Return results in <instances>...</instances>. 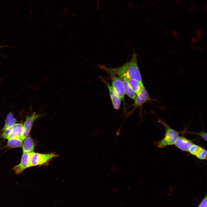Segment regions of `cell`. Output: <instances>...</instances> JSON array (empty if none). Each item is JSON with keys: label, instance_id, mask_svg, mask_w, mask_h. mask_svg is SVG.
<instances>
[{"label": "cell", "instance_id": "9c48e42d", "mask_svg": "<svg viewBox=\"0 0 207 207\" xmlns=\"http://www.w3.org/2000/svg\"><path fill=\"white\" fill-rule=\"evenodd\" d=\"M189 152L199 159L202 160L207 159L206 150L198 145L193 144L190 148Z\"/></svg>", "mask_w": 207, "mask_h": 207}, {"label": "cell", "instance_id": "277c9868", "mask_svg": "<svg viewBox=\"0 0 207 207\" xmlns=\"http://www.w3.org/2000/svg\"><path fill=\"white\" fill-rule=\"evenodd\" d=\"M23 130V124L22 123L15 124L2 132L0 137L8 140L13 138H18L20 139Z\"/></svg>", "mask_w": 207, "mask_h": 207}, {"label": "cell", "instance_id": "5bb4252c", "mask_svg": "<svg viewBox=\"0 0 207 207\" xmlns=\"http://www.w3.org/2000/svg\"><path fill=\"white\" fill-rule=\"evenodd\" d=\"M16 122V120L14 117L13 114L12 112L9 113L5 119L4 126L0 132H2L6 129L12 126Z\"/></svg>", "mask_w": 207, "mask_h": 207}, {"label": "cell", "instance_id": "9a60e30c", "mask_svg": "<svg viewBox=\"0 0 207 207\" xmlns=\"http://www.w3.org/2000/svg\"><path fill=\"white\" fill-rule=\"evenodd\" d=\"M22 141L18 138H13L8 139L7 145L12 148H19L22 147Z\"/></svg>", "mask_w": 207, "mask_h": 207}, {"label": "cell", "instance_id": "8fae6325", "mask_svg": "<svg viewBox=\"0 0 207 207\" xmlns=\"http://www.w3.org/2000/svg\"><path fill=\"white\" fill-rule=\"evenodd\" d=\"M101 78L106 85L108 89L112 102L114 108L116 110L119 109L120 107L121 100L116 95L112 86L109 85L101 77Z\"/></svg>", "mask_w": 207, "mask_h": 207}, {"label": "cell", "instance_id": "7402d4cb", "mask_svg": "<svg viewBox=\"0 0 207 207\" xmlns=\"http://www.w3.org/2000/svg\"><path fill=\"white\" fill-rule=\"evenodd\" d=\"M7 45H2V46H0V48H1L2 47H7Z\"/></svg>", "mask_w": 207, "mask_h": 207}, {"label": "cell", "instance_id": "cb8c5ba5", "mask_svg": "<svg viewBox=\"0 0 207 207\" xmlns=\"http://www.w3.org/2000/svg\"><path fill=\"white\" fill-rule=\"evenodd\" d=\"M189 10V11H191L192 10V9L191 8H190Z\"/></svg>", "mask_w": 207, "mask_h": 207}, {"label": "cell", "instance_id": "e0dca14e", "mask_svg": "<svg viewBox=\"0 0 207 207\" xmlns=\"http://www.w3.org/2000/svg\"><path fill=\"white\" fill-rule=\"evenodd\" d=\"M187 133L188 134H193L198 135L201 137L206 141H207V133L204 131H202L201 132H195L190 131H187Z\"/></svg>", "mask_w": 207, "mask_h": 207}, {"label": "cell", "instance_id": "3957f363", "mask_svg": "<svg viewBox=\"0 0 207 207\" xmlns=\"http://www.w3.org/2000/svg\"><path fill=\"white\" fill-rule=\"evenodd\" d=\"M57 156V155L53 153L41 154L34 152L30 153V167L46 164H48L52 159Z\"/></svg>", "mask_w": 207, "mask_h": 207}, {"label": "cell", "instance_id": "7a4b0ae2", "mask_svg": "<svg viewBox=\"0 0 207 207\" xmlns=\"http://www.w3.org/2000/svg\"><path fill=\"white\" fill-rule=\"evenodd\" d=\"M157 117L158 122L165 128V133L162 139L154 143L155 146L157 147L163 148L166 146L174 144L179 136V132L172 129L164 120L158 117Z\"/></svg>", "mask_w": 207, "mask_h": 207}, {"label": "cell", "instance_id": "6da1fadb", "mask_svg": "<svg viewBox=\"0 0 207 207\" xmlns=\"http://www.w3.org/2000/svg\"><path fill=\"white\" fill-rule=\"evenodd\" d=\"M136 54L134 52L130 60L117 68H108L103 65H99L100 69L109 74H114L120 78L135 80L139 83L141 87H144L138 65Z\"/></svg>", "mask_w": 207, "mask_h": 207}, {"label": "cell", "instance_id": "d6986e66", "mask_svg": "<svg viewBox=\"0 0 207 207\" xmlns=\"http://www.w3.org/2000/svg\"><path fill=\"white\" fill-rule=\"evenodd\" d=\"M175 1H176L177 4H179V3L180 1V0H175Z\"/></svg>", "mask_w": 207, "mask_h": 207}, {"label": "cell", "instance_id": "30bf717a", "mask_svg": "<svg viewBox=\"0 0 207 207\" xmlns=\"http://www.w3.org/2000/svg\"><path fill=\"white\" fill-rule=\"evenodd\" d=\"M193 144L191 140L183 136H179L174 144L180 150L189 152L190 148Z\"/></svg>", "mask_w": 207, "mask_h": 207}, {"label": "cell", "instance_id": "ac0fdd59", "mask_svg": "<svg viewBox=\"0 0 207 207\" xmlns=\"http://www.w3.org/2000/svg\"><path fill=\"white\" fill-rule=\"evenodd\" d=\"M112 191L115 193H117L118 191V189L116 187H115L112 189Z\"/></svg>", "mask_w": 207, "mask_h": 207}, {"label": "cell", "instance_id": "d4e9b609", "mask_svg": "<svg viewBox=\"0 0 207 207\" xmlns=\"http://www.w3.org/2000/svg\"><path fill=\"white\" fill-rule=\"evenodd\" d=\"M155 1L157 2L160 1V0H155Z\"/></svg>", "mask_w": 207, "mask_h": 207}, {"label": "cell", "instance_id": "4fadbf2b", "mask_svg": "<svg viewBox=\"0 0 207 207\" xmlns=\"http://www.w3.org/2000/svg\"><path fill=\"white\" fill-rule=\"evenodd\" d=\"M121 78L122 81L125 93L134 100L136 96V94L131 87L127 79L124 77Z\"/></svg>", "mask_w": 207, "mask_h": 207}, {"label": "cell", "instance_id": "7c38bea8", "mask_svg": "<svg viewBox=\"0 0 207 207\" xmlns=\"http://www.w3.org/2000/svg\"><path fill=\"white\" fill-rule=\"evenodd\" d=\"M35 143L29 134L25 138L22 145L23 153H29L34 152Z\"/></svg>", "mask_w": 207, "mask_h": 207}, {"label": "cell", "instance_id": "5b68a950", "mask_svg": "<svg viewBox=\"0 0 207 207\" xmlns=\"http://www.w3.org/2000/svg\"><path fill=\"white\" fill-rule=\"evenodd\" d=\"M43 116L42 114L34 112L26 117L23 125V130L20 139L22 141L29 134L34 122L37 119Z\"/></svg>", "mask_w": 207, "mask_h": 207}, {"label": "cell", "instance_id": "484cf974", "mask_svg": "<svg viewBox=\"0 0 207 207\" xmlns=\"http://www.w3.org/2000/svg\"><path fill=\"white\" fill-rule=\"evenodd\" d=\"M128 189L129 190H130V188H129V187L128 188Z\"/></svg>", "mask_w": 207, "mask_h": 207}, {"label": "cell", "instance_id": "44dd1931", "mask_svg": "<svg viewBox=\"0 0 207 207\" xmlns=\"http://www.w3.org/2000/svg\"><path fill=\"white\" fill-rule=\"evenodd\" d=\"M199 9V7H194L193 9H194L195 10H196L197 9Z\"/></svg>", "mask_w": 207, "mask_h": 207}, {"label": "cell", "instance_id": "603a6c76", "mask_svg": "<svg viewBox=\"0 0 207 207\" xmlns=\"http://www.w3.org/2000/svg\"><path fill=\"white\" fill-rule=\"evenodd\" d=\"M120 204L121 205L123 206L124 205V203L123 202H120Z\"/></svg>", "mask_w": 207, "mask_h": 207}, {"label": "cell", "instance_id": "52a82bcc", "mask_svg": "<svg viewBox=\"0 0 207 207\" xmlns=\"http://www.w3.org/2000/svg\"><path fill=\"white\" fill-rule=\"evenodd\" d=\"M152 100H154L151 98L148 92L144 87H141L140 91L137 95L134 100V106L135 107L142 106L143 104Z\"/></svg>", "mask_w": 207, "mask_h": 207}, {"label": "cell", "instance_id": "2e32d148", "mask_svg": "<svg viewBox=\"0 0 207 207\" xmlns=\"http://www.w3.org/2000/svg\"><path fill=\"white\" fill-rule=\"evenodd\" d=\"M131 87L136 95L139 93L141 87L139 82L137 80L131 78H126Z\"/></svg>", "mask_w": 207, "mask_h": 207}, {"label": "cell", "instance_id": "ffe728a7", "mask_svg": "<svg viewBox=\"0 0 207 207\" xmlns=\"http://www.w3.org/2000/svg\"><path fill=\"white\" fill-rule=\"evenodd\" d=\"M190 6L191 7H195V5L194 4H191Z\"/></svg>", "mask_w": 207, "mask_h": 207}, {"label": "cell", "instance_id": "ba28073f", "mask_svg": "<svg viewBox=\"0 0 207 207\" xmlns=\"http://www.w3.org/2000/svg\"><path fill=\"white\" fill-rule=\"evenodd\" d=\"M29 153H23L20 163L13 168V169L16 174H20L25 169L30 167Z\"/></svg>", "mask_w": 207, "mask_h": 207}, {"label": "cell", "instance_id": "8992f818", "mask_svg": "<svg viewBox=\"0 0 207 207\" xmlns=\"http://www.w3.org/2000/svg\"><path fill=\"white\" fill-rule=\"evenodd\" d=\"M110 74L114 91L121 100L123 99L125 93L122 78L114 74Z\"/></svg>", "mask_w": 207, "mask_h": 207}]
</instances>
